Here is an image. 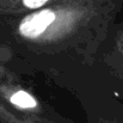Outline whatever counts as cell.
Segmentation results:
<instances>
[{
    "label": "cell",
    "instance_id": "obj_3",
    "mask_svg": "<svg viewBox=\"0 0 123 123\" xmlns=\"http://www.w3.org/2000/svg\"><path fill=\"white\" fill-rule=\"evenodd\" d=\"M10 103L20 110H35L37 108V100L29 92L18 90L10 96Z\"/></svg>",
    "mask_w": 123,
    "mask_h": 123
},
{
    "label": "cell",
    "instance_id": "obj_2",
    "mask_svg": "<svg viewBox=\"0 0 123 123\" xmlns=\"http://www.w3.org/2000/svg\"><path fill=\"white\" fill-rule=\"evenodd\" d=\"M7 8L23 12V11H36L44 6H48L53 2H56L59 0H5Z\"/></svg>",
    "mask_w": 123,
    "mask_h": 123
},
{
    "label": "cell",
    "instance_id": "obj_4",
    "mask_svg": "<svg viewBox=\"0 0 123 123\" xmlns=\"http://www.w3.org/2000/svg\"><path fill=\"white\" fill-rule=\"evenodd\" d=\"M122 53H123V48H122ZM122 55H123V54H122Z\"/></svg>",
    "mask_w": 123,
    "mask_h": 123
},
{
    "label": "cell",
    "instance_id": "obj_1",
    "mask_svg": "<svg viewBox=\"0 0 123 123\" xmlns=\"http://www.w3.org/2000/svg\"><path fill=\"white\" fill-rule=\"evenodd\" d=\"M123 0H59L24 16L17 36L26 54L43 57L45 65L59 59H78L93 53Z\"/></svg>",
    "mask_w": 123,
    "mask_h": 123
}]
</instances>
